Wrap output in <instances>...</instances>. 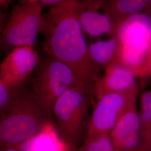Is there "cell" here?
I'll return each mask as SVG.
<instances>
[{
  "label": "cell",
  "instance_id": "ba28073f",
  "mask_svg": "<svg viewBox=\"0 0 151 151\" xmlns=\"http://www.w3.org/2000/svg\"><path fill=\"white\" fill-rule=\"evenodd\" d=\"M41 60L32 46H20L7 53L0 65V80L12 86L22 85Z\"/></svg>",
  "mask_w": 151,
  "mask_h": 151
},
{
  "label": "cell",
  "instance_id": "9a60e30c",
  "mask_svg": "<svg viewBox=\"0 0 151 151\" xmlns=\"http://www.w3.org/2000/svg\"><path fill=\"white\" fill-rule=\"evenodd\" d=\"M78 151H118L109 133H104L84 140Z\"/></svg>",
  "mask_w": 151,
  "mask_h": 151
},
{
  "label": "cell",
  "instance_id": "8fae6325",
  "mask_svg": "<svg viewBox=\"0 0 151 151\" xmlns=\"http://www.w3.org/2000/svg\"><path fill=\"white\" fill-rule=\"evenodd\" d=\"M114 32L120 44L151 40V16L144 13L127 16L116 22Z\"/></svg>",
  "mask_w": 151,
  "mask_h": 151
},
{
  "label": "cell",
  "instance_id": "52a82bcc",
  "mask_svg": "<svg viewBox=\"0 0 151 151\" xmlns=\"http://www.w3.org/2000/svg\"><path fill=\"white\" fill-rule=\"evenodd\" d=\"M109 134L118 151H151L136 106L124 114Z\"/></svg>",
  "mask_w": 151,
  "mask_h": 151
},
{
  "label": "cell",
  "instance_id": "8992f818",
  "mask_svg": "<svg viewBox=\"0 0 151 151\" xmlns=\"http://www.w3.org/2000/svg\"><path fill=\"white\" fill-rule=\"evenodd\" d=\"M137 93L108 92L99 97L89 119L85 140L109 133L124 114L136 106Z\"/></svg>",
  "mask_w": 151,
  "mask_h": 151
},
{
  "label": "cell",
  "instance_id": "ac0fdd59",
  "mask_svg": "<svg viewBox=\"0 0 151 151\" xmlns=\"http://www.w3.org/2000/svg\"><path fill=\"white\" fill-rule=\"evenodd\" d=\"M67 0H30V2L35 3L38 2L42 5L52 6L55 5L66 1Z\"/></svg>",
  "mask_w": 151,
  "mask_h": 151
},
{
  "label": "cell",
  "instance_id": "5bb4252c",
  "mask_svg": "<svg viewBox=\"0 0 151 151\" xmlns=\"http://www.w3.org/2000/svg\"><path fill=\"white\" fill-rule=\"evenodd\" d=\"M119 47V42L114 35L106 40H100L88 46V53L92 62L99 67L111 64L115 60Z\"/></svg>",
  "mask_w": 151,
  "mask_h": 151
},
{
  "label": "cell",
  "instance_id": "3957f363",
  "mask_svg": "<svg viewBox=\"0 0 151 151\" xmlns=\"http://www.w3.org/2000/svg\"><path fill=\"white\" fill-rule=\"evenodd\" d=\"M74 86L85 89L68 65L48 54L41 58L34 72L31 91L47 118L51 119L53 116L57 100Z\"/></svg>",
  "mask_w": 151,
  "mask_h": 151
},
{
  "label": "cell",
  "instance_id": "7a4b0ae2",
  "mask_svg": "<svg viewBox=\"0 0 151 151\" xmlns=\"http://www.w3.org/2000/svg\"><path fill=\"white\" fill-rule=\"evenodd\" d=\"M48 118L31 90L19 87L11 102L1 113L0 144L3 149L18 148L36 135Z\"/></svg>",
  "mask_w": 151,
  "mask_h": 151
},
{
  "label": "cell",
  "instance_id": "277c9868",
  "mask_svg": "<svg viewBox=\"0 0 151 151\" xmlns=\"http://www.w3.org/2000/svg\"><path fill=\"white\" fill-rule=\"evenodd\" d=\"M94 95L80 87H72L55 101L53 109L54 124L62 138L78 147L85 138L88 111Z\"/></svg>",
  "mask_w": 151,
  "mask_h": 151
},
{
  "label": "cell",
  "instance_id": "9c48e42d",
  "mask_svg": "<svg viewBox=\"0 0 151 151\" xmlns=\"http://www.w3.org/2000/svg\"><path fill=\"white\" fill-rule=\"evenodd\" d=\"M137 91L134 73L115 62L105 68L102 78H99L94 87L95 96L99 99L108 92Z\"/></svg>",
  "mask_w": 151,
  "mask_h": 151
},
{
  "label": "cell",
  "instance_id": "30bf717a",
  "mask_svg": "<svg viewBox=\"0 0 151 151\" xmlns=\"http://www.w3.org/2000/svg\"><path fill=\"white\" fill-rule=\"evenodd\" d=\"M17 149L22 151H78L75 146L64 140L55 124L49 119L36 135Z\"/></svg>",
  "mask_w": 151,
  "mask_h": 151
},
{
  "label": "cell",
  "instance_id": "4fadbf2b",
  "mask_svg": "<svg viewBox=\"0 0 151 151\" xmlns=\"http://www.w3.org/2000/svg\"><path fill=\"white\" fill-rule=\"evenodd\" d=\"M151 48V40L146 39L129 44H120L113 62L127 67L133 72L144 64ZM134 73V72H133Z\"/></svg>",
  "mask_w": 151,
  "mask_h": 151
},
{
  "label": "cell",
  "instance_id": "ffe728a7",
  "mask_svg": "<svg viewBox=\"0 0 151 151\" xmlns=\"http://www.w3.org/2000/svg\"><path fill=\"white\" fill-rule=\"evenodd\" d=\"M148 65H150V68L151 70V50H150V54H149V56H148Z\"/></svg>",
  "mask_w": 151,
  "mask_h": 151
},
{
  "label": "cell",
  "instance_id": "d6986e66",
  "mask_svg": "<svg viewBox=\"0 0 151 151\" xmlns=\"http://www.w3.org/2000/svg\"><path fill=\"white\" fill-rule=\"evenodd\" d=\"M2 151H22L17 148H5Z\"/></svg>",
  "mask_w": 151,
  "mask_h": 151
},
{
  "label": "cell",
  "instance_id": "5b68a950",
  "mask_svg": "<svg viewBox=\"0 0 151 151\" xmlns=\"http://www.w3.org/2000/svg\"><path fill=\"white\" fill-rule=\"evenodd\" d=\"M43 5L38 2L19 3L11 11L2 30L1 47L11 51L20 46H34L43 23Z\"/></svg>",
  "mask_w": 151,
  "mask_h": 151
},
{
  "label": "cell",
  "instance_id": "6da1fadb",
  "mask_svg": "<svg viewBox=\"0 0 151 151\" xmlns=\"http://www.w3.org/2000/svg\"><path fill=\"white\" fill-rule=\"evenodd\" d=\"M79 7L80 0H67L50 7L43 19L42 46L47 54L68 65L82 87L95 96L100 68L90 59Z\"/></svg>",
  "mask_w": 151,
  "mask_h": 151
},
{
  "label": "cell",
  "instance_id": "e0dca14e",
  "mask_svg": "<svg viewBox=\"0 0 151 151\" xmlns=\"http://www.w3.org/2000/svg\"><path fill=\"white\" fill-rule=\"evenodd\" d=\"M0 80V113H2L11 102L17 88Z\"/></svg>",
  "mask_w": 151,
  "mask_h": 151
},
{
  "label": "cell",
  "instance_id": "2e32d148",
  "mask_svg": "<svg viewBox=\"0 0 151 151\" xmlns=\"http://www.w3.org/2000/svg\"><path fill=\"white\" fill-rule=\"evenodd\" d=\"M140 102V119L151 151V91L145 92L142 94Z\"/></svg>",
  "mask_w": 151,
  "mask_h": 151
},
{
  "label": "cell",
  "instance_id": "7c38bea8",
  "mask_svg": "<svg viewBox=\"0 0 151 151\" xmlns=\"http://www.w3.org/2000/svg\"><path fill=\"white\" fill-rule=\"evenodd\" d=\"M100 4L99 0H80V21L84 32L91 37L114 32L111 18L98 10Z\"/></svg>",
  "mask_w": 151,
  "mask_h": 151
}]
</instances>
